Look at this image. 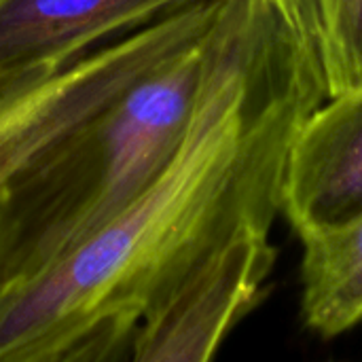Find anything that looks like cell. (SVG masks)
I'll use <instances>...</instances> for the list:
<instances>
[{
  "label": "cell",
  "mask_w": 362,
  "mask_h": 362,
  "mask_svg": "<svg viewBox=\"0 0 362 362\" xmlns=\"http://www.w3.org/2000/svg\"><path fill=\"white\" fill-rule=\"evenodd\" d=\"M216 23L45 146L8 189L0 291L30 282L106 229L180 146L218 62Z\"/></svg>",
  "instance_id": "obj_2"
},
{
  "label": "cell",
  "mask_w": 362,
  "mask_h": 362,
  "mask_svg": "<svg viewBox=\"0 0 362 362\" xmlns=\"http://www.w3.org/2000/svg\"><path fill=\"white\" fill-rule=\"evenodd\" d=\"M303 242L301 314L322 337L362 322V214Z\"/></svg>",
  "instance_id": "obj_7"
},
{
  "label": "cell",
  "mask_w": 362,
  "mask_h": 362,
  "mask_svg": "<svg viewBox=\"0 0 362 362\" xmlns=\"http://www.w3.org/2000/svg\"><path fill=\"white\" fill-rule=\"evenodd\" d=\"M276 0H229L214 72L176 153L95 238L0 291V362L132 358L153 305L235 235L282 210L288 146L325 102Z\"/></svg>",
  "instance_id": "obj_1"
},
{
  "label": "cell",
  "mask_w": 362,
  "mask_h": 362,
  "mask_svg": "<svg viewBox=\"0 0 362 362\" xmlns=\"http://www.w3.org/2000/svg\"><path fill=\"white\" fill-rule=\"evenodd\" d=\"M269 231L235 235L185 274L144 316L132 346L136 362H202L257 305L272 274Z\"/></svg>",
  "instance_id": "obj_4"
},
{
  "label": "cell",
  "mask_w": 362,
  "mask_h": 362,
  "mask_svg": "<svg viewBox=\"0 0 362 362\" xmlns=\"http://www.w3.org/2000/svg\"><path fill=\"white\" fill-rule=\"evenodd\" d=\"M195 0H0V81L70 62Z\"/></svg>",
  "instance_id": "obj_6"
},
{
  "label": "cell",
  "mask_w": 362,
  "mask_h": 362,
  "mask_svg": "<svg viewBox=\"0 0 362 362\" xmlns=\"http://www.w3.org/2000/svg\"><path fill=\"white\" fill-rule=\"evenodd\" d=\"M282 212L301 240L362 214V87L325 98L299 125L284 163Z\"/></svg>",
  "instance_id": "obj_5"
},
{
  "label": "cell",
  "mask_w": 362,
  "mask_h": 362,
  "mask_svg": "<svg viewBox=\"0 0 362 362\" xmlns=\"http://www.w3.org/2000/svg\"><path fill=\"white\" fill-rule=\"evenodd\" d=\"M301 38L325 95L362 87V0H276Z\"/></svg>",
  "instance_id": "obj_8"
},
{
  "label": "cell",
  "mask_w": 362,
  "mask_h": 362,
  "mask_svg": "<svg viewBox=\"0 0 362 362\" xmlns=\"http://www.w3.org/2000/svg\"><path fill=\"white\" fill-rule=\"evenodd\" d=\"M225 2L195 0L70 62L0 81V216L11 185L45 146L206 34Z\"/></svg>",
  "instance_id": "obj_3"
}]
</instances>
